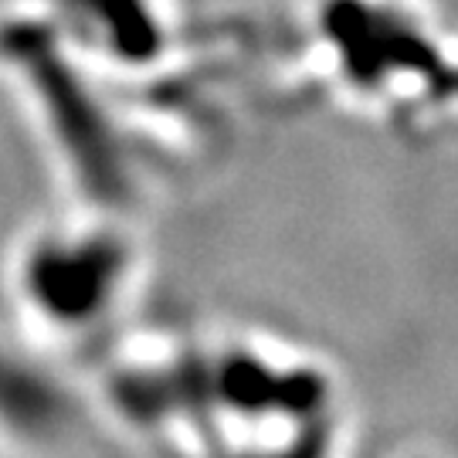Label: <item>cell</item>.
<instances>
[{
    "mask_svg": "<svg viewBox=\"0 0 458 458\" xmlns=\"http://www.w3.org/2000/svg\"><path fill=\"white\" fill-rule=\"evenodd\" d=\"M65 418L68 401L58 384L0 344V431L17 438H48Z\"/></svg>",
    "mask_w": 458,
    "mask_h": 458,
    "instance_id": "7a4b0ae2",
    "label": "cell"
},
{
    "mask_svg": "<svg viewBox=\"0 0 458 458\" xmlns=\"http://www.w3.org/2000/svg\"><path fill=\"white\" fill-rule=\"evenodd\" d=\"M123 276L126 255L113 234L51 231L24 251L17 293L45 327L75 333L109 312Z\"/></svg>",
    "mask_w": 458,
    "mask_h": 458,
    "instance_id": "6da1fadb",
    "label": "cell"
}]
</instances>
